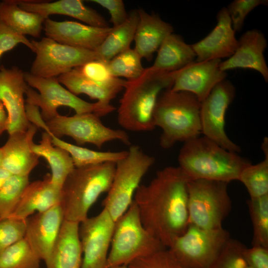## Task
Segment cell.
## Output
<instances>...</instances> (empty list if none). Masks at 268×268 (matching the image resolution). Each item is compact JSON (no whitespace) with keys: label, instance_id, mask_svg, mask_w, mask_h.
<instances>
[{"label":"cell","instance_id":"18","mask_svg":"<svg viewBox=\"0 0 268 268\" xmlns=\"http://www.w3.org/2000/svg\"><path fill=\"white\" fill-rule=\"evenodd\" d=\"M111 27L102 28L74 21H58L48 18L43 25L46 37L69 46L95 51Z\"/></svg>","mask_w":268,"mask_h":268},{"label":"cell","instance_id":"42","mask_svg":"<svg viewBox=\"0 0 268 268\" xmlns=\"http://www.w3.org/2000/svg\"><path fill=\"white\" fill-rule=\"evenodd\" d=\"M19 44L25 45L34 52V48L31 41L0 21V59L4 53L12 50Z\"/></svg>","mask_w":268,"mask_h":268},{"label":"cell","instance_id":"46","mask_svg":"<svg viewBox=\"0 0 268 268\" xmlns=\"http://www.w3.org/2000/svg\"><path fill=\"white\" fill-rule=\"evenodd\" d=\"M8 127V118L3 104L0 101V136L7 131Z\"/></svg>","mask_w":268,"mask_h":268},{"label":"cell","instance_id":"22","mask_svg":"<svg viewBox=\"0 0 268 268\" xmlns=\"http://www.w3.org/2000/svg\"><path fill=\"white\" fill-rule=\"evenodd\" d=\"M22 9L38 13L46 19L53 14L67 15L87 25L102 28L110 27L105 18L95 9L85 5L80 0L57 1L15 0Z\"/></svg>","mask_w":268,"mask_h":268},{"label":"cell","instance_id":"27","mask_svg":"<svg viewBox=\"0 0 268 268\" xmlns=\"http://www.w3.org/2000/svg\"><path fill=\"white\" fill-rule=\"evenodd\" d=\"M31 148L34 153L47 161L52 171L51 181L62 188L67 177L75 168L69 153L63 148L54 145L51 134L46 132L43 133L39 143L33 142Z\"/></svg>","mask_w":268,"mask_h":268},{"label":"cell","instance_id":"17","mask_svg":"<svg viewBox=\"0 0 268 268\" xmlns=\"http://www.w3.org/2000/svg\"><path fill=\"white\" fill-rule=\"evenodd\" d=\"M64 220L60 203L26 219L24 237L39 258L45 262L51 255Z\"/></svg>","mask_w":268,"mask_h":268},{"label":"cell","instance_id":"20","mask_svg":"<svg viewBox=\"0 0 268 268\" xmlns=\"http://www.w3.org/2000/svg\"><path fill=\"white\" fill-rule=\"evenodd\" d=\"M267 47V40L261 31L257 29L248 30L238 40L234 54L226 60L221 61L219 67L225 72L236 68L255 70L268 82V67L264 55Z\"/></svg>","mask_w":268,"mask_h":268},{"label":"cell","instance_id":"23","mask_svg":"<svg viewBox=\"0 0 268 268\" xmlns=\"http://www.w3.org/2000/svg\"><path fill=\"white\" fill-rule=\"evenodd\" d=\"M61 196V188L52 183L51 175L47 174L43 180L29 183L9 217L26 219L36 211L44 212L60 203Z\"/></svg>","mask_w":268,"mask_h":268},{"label":"cell","instance_id":"10","mask_svg":"<svg viewBox=\"0 0 268 268\" xmlns=\"http://www.w3.org/2000/svg\"><path fill=\"white\" fill-rule=\"evenodd\" d=\"M230 238L222 227L203 229L190 223L168 249L186 268H207Z\"/></svg>","mask_w":268,"mask_h":268},{"label":"cell","instance_id":"2","mask_svg":"<svg viewBox=\"0 0 268 268\" xmlns=\"http://www.w3.org/2000/svg\"><path fill=\"white\" fill-rule=\"evenodd\" d=\"M175 76V71L160 72L150 67L138 78L126 80L117 110L119 124L132 132L154 130L153 114L158 97L171 88Z\"/></svg>","mask_w":268,"mask_h":268},{"label":"cell","instance_id":"49","mask_svg":"<svg viewBox=\"0 0 268 268\" xmlns=\"http://www.w3.org/2000/svg\"><path fill=\"white\" fill-rule=\"evenodd\" d=\"M110 268H128V266L126 265H121L118 266H115Z\"/></svg>","mask_w":268,"mask_h":268},{"label":"cell","instance_id":"43","mask_svg":"<svg viewBox=\"0 0 268 268\" xmlns=\"http://www.w3.org/2000/svg\"><path fill=\"white\" fill-rule=\"evenodd\" d=\"M106 8L110 15V22L113 27L118 26L124 22L128 17L124 3L122 0H91Z\"/></svg>","mask_w":268,"mask_h":268},{"label":"cell","instance_id":"4","mask_svg":"<svg viewBox=\"0 0 268 268\" xmlns=\"http://www.w3.org/2000/svg\"><path fill=\"white\" fill-rule=\"evenodd\" d=\"M201 103L192 93L163 90L159 95L153 119L155 127L162 130L159 143L168 149L178 142H186L200 136Z\"/></svg>","mask_w":268,"mask_h":268},{"label":"cell","instance_id":"21","mask_svg":"<svg viewBox=\"0 0 268 268\" xmlns=\"http://www.w3.org/2000/svg\"><path fill=\"white\" fill-rule=\"evenodd\" d=\"M38 128L30 124L27 130L9 134L1 147V166L12 175L29 176L39 163V156L31 148Z\"/></svg>","mask_w":268,"mask_h":268},{"label":"cell","instance_id":"45","mask_svg":"<svg viewBox=\"0 0 268 268\" xmlns=\"http://www.w3.org/2000/svg\"><path fill=\"white\" fill-rule=\"evenodd\" d=\"M26 116L28 122L50 134L46 122L43 119L39 108L31 104H25Z\"/></svg>","mask_w":268,"mask_h":268},{"label":"cell","instance_id":"50","mask_svg":"<svg viewBox=\"0 0 268 268\" xmlns=\"http://www.w3.org/2000/svg\"><path fill=\"white\" fill-rule=\"evenodd\" d=\"M1 162H2V151H1V148L0 147V166H1Z\"/></svg>","mask_w":268,"mask_h":268},{"label":"cell","instance_id":"34","mask_svg":"<svg viewBox=\"0 0 268 268\" xmlns=\"http://www.w3.org/2000/svg\"><path fill=\"white\" fill-rule=\"evenodd\" d=\"M238 181L246 188L250 198L268 195V156L259 163L249 165L241 171Z\"/></svg>","mask_w":268,"mask_h":268},{"label":"cell","instance_id":"15","mask_svg":"<svg viewBox=\"0 0 268 268\" xmlns=\"http://www.w3.org/2000/svg\"><path fill=\"white\" fill-rule=\"evenodd\" d=\"M27 86L24 72L19 67H0V101L7 113L8 134L25 131L31 124L26 116L24 98Z\"/></svg>","mask_w":268,"mask_h":268},{"label":"cell","instance_id":"7","mask_svg":"<svg viewBox=\"0 0 268 268\" xmlns=\"http://www.w3.org/2000/svg\"><path fill=\"white\" fill-rule=\"evenodd\" d=\"M24 78L28 84L26 102L38 107L46 122L59 114L57 110L61 106L72 109L75 114L93 113L100 117L116 109L111 104L89 103L79 98L63 86L56 77L44 78L24 72Z\"/></svg>","mask_w":268,"mask_h":268},{"label":"cell","instance_id":"47","mask_svg":"<svg viewBox=\"0 0 268 268\" xmlns=\"http://www.w3.org/2000/svg\"><path fill=\"white\" fill-rule=\"evenodd\" d=\"M12 174L7 170L0 166V189Z\"/></svg>","mask_w":268,"mask_h":268},{"label":"cell","instance_id":"51","mask_svg":"<svg viewBox=\"0 0 268 268\" xmlns=\"http://www.w3.org/2000/svg\"><path fill=\"white\" fill-rule=\"evenodd\" d=\"M250 268V267L248 266V268Z\"/></svg>","mask_w":268,"mask_h":268},{"label":"cell","instance_id":"19","mask_svg":"<svg viewBox=\"0 0 268 268\" xmlns=\"http://www.w3.org/2000/svg\"><path fill=\"white\" fill-rule=\"evenodd\" d=\"M217 24L204 38L191 45L196 55V62L229 58L235 52L238 44L226 7L217 14Z\"/></svg>","mask_w":268,"mask_h":268},{"label":"cell","instance_id":"13","mask_svg":"<svg viewBox=\"0 0 268 268\" xmlns=\"http://www.w3.org/2000/svg\"><path fill=\"white\" fill-rule=\"evenodd\" d=\"M234 85L226 79L218 83L201 103V133L224 149L236 153L240 147L233 142L225 131L226 111L235 98Z\"/></svg>","mask_w":268,"mask_h":268},{"label":"cell","instance_id":"29","mask_svg":"<svg viewBox=\"0 0 268 268\" xmlns=\"http://www.w3.org/2000/svg\"><path fill=\"white\" fill-rule=\"evenodd\" d=\"M137 10L129 14L122 24L111 29L100 46L94 51L97 59L109 62L113 58L130 48L138 22Z\"/></svg>","mask_w":268,"mask_h":268},{"label":"cell","instance_id":"28","mask_svg":"<svg viewBox=\"0 0 268 268\" xmlns=\"http://www.w3.org/2000/svg\"><path fill=\"white\" fill-rule=\"evenodd\" d=\"M46 19L38 13L22 9L15 0L0 2V21L20 35L40 37Z\"/></svg>","mask_w":268,"mask_h":268},{"label":"cell","instance_id":"25","mask_svg":"<svg viewBox=\"0 0 268 268\" xmlns=\"http://www.w3.org/2000/svg\"><path fill=\"white\" fill-rule=\"evenodd\" d=\"M79 223L64 219L51 255L47 268H81L82 252L79 236Z\"/></svg>","mask_w":268,"mask_h":268},{"label":"cell","instance_id":"48","mask_svg":"<svg viewBox=\"0 0 268 268\" xmlns=\"http://www.w3.org/2000/svg\"><path fill=\"white\" fill-rule=\"evenodd\" d=\"M262 149L265 154V156H268V140L265 137L262 144Z\"/></svg>","mask_w":268,"mask_h":268},{"label":"cell","instance_id":"1","mask_svg":"<svg viewBox=\"0 0 268 268\" xmlns=\"http://www.w3.org/2000/svg\"><path fill=\"white\" fill-rule=\"evenodd\" d=\"M189 178L179 167L158 171L146 185H140L134 201L145 229L168 248L190 223Z\"/></svg>","mask_w":268,"mask_h":268},{"label":"cell","instance_id":"16","mask_svg":"<svg viewBox=\"0 0 268 268\" xmlns=\"http://www.w3.org/2000/svg\"><path fill=\"white\" fill-rule=\"evenodd\" d=\"M221 60L194 61L175 71L173 91H185L195 95L201 103L212 89L225 79L227 73L219 67Z\"/></svg>","mask_w":268,"mask_h":268},{"label":"cell","instance_id":"37","mask_svg":"<svg viewBox=\"0 0 268 268\" xmlns=\"http://www.w3.org/2000/svg\"><path fill=\"white\" fill-rule=\"evenodd\" d=\"M74 69L84 78L100 85L124 88L126 83V80L113 75L108 62L103 60H93Z\"/></svg>","mask_w":268,"mask_h":268},{"label":"cell","instance_id":"11","mask_svg":"<svg viewBox=\"0 0 268 268\" xmlns=\"http://www.w3.org/2000/svg\"><path fill=\"white\" fill-rule=\"evenodd\" d=\"M46 123L51 135L59 138L64 135L69 136L77 145L89 143L100 148L105 143L115 140L131 145L126 131L106 126L100 117L93 113L75 114L71 116L59 114Z\"/></svg>","mask_w":268,"mask_h":268},{"label":"cell","instance_id":"30","mask_svg":"<svg viewBox=\"0 0 268 268\" xmlns=\"http://www.w3.org/2000/svg\"><path fill=\"white\" fill-rule=\"evenodd\" d=\"M56 78L73 94H86L105 105H110L111 100L124 89L122 87L107 86L92 82L82 77L74 68Z\"/></svg>","mask_w":268,"mask_h":268},{"label":"cell","instance_id":"14","mask_svg":"<svg viewBox=\"0 0 268 268\" xmlns=\"http://www.w3.org/2000/svg\"><path fill=\"white\" fill-rule=\"evenodd\" d=\"M115 221L103 208L97 215L87 217L79 225L82 252L81 268H107Z\"/></svg>","mask_w":268,"mask_h":268},{"label":"cell","instance_id":"32","mask_svg":"<svg viewBox=\"0 0 268 268\" xmlns=\"http://www.w3.org/2000/svg\"><path fill=\"white\" fill-rule=\"evenodd\" d=\"M40 260L24 237L0 254V268H39Z\"/></svg>","mask_w":268,"mask_h":268},{"label":"cell","instance_id":"39","mask_svg":"<svg viewBox=\"0 0 268 268\" xmlns=\"http://www.w3.org/2000/svg\"><path fill=\"white\" fill-rule=\"evenodd\" d=\"M127 266L128 268H186L167 249L137 258Z\"/></svg>","mask_w":268,"mask_h":268},{"label":"cell","instance_id":"33","mask_svg":"<svg viewBox=\"0 0 268 268\" xmlns=\"http://www.w3.org/2000/svg\"><path fill=\"white\" fill-rule=\"evenodd\" d=\"M253 230L252 246L268 248V195L247 201Z\"/></svg>","mask_w":268,"mask_h":268},{"label":"cell","instance_id":"35","mask_svg":"<svg viewBox=\"0 0 268 268\" xmlns=\"http://www.w3.org/2000/svg\"><path fill=\"white\" fill-rule=\"evenodd\" d=\"M142 58L131 48L119 54L108 62L110 70L115 77H125L132 80L139 77L143 72Z\"/></svg>","mask_w":268,"mask_h":268},{"label":"cell","instance_id":"41","mask_svg":"<svg viewBox=\"0 0 268 268\" xmlns=\"http://www.w3.org/2000/svg\"><path fill=\"white\" fill-rule=\"evenodd\" d=\"M267 0H235L226 7L235 31H240L247 15L255 8L260 5H267Z\"/></svg>","mask_w":268,"mask_h":268},{"label":"cell","instance_id":"24","mask_svg":"<svg viewBox=\"0 0 268 268\" xmlns=\"http://www.w3.org/2000/svg\"><path fill=\"white\" fill-rule=\"evenodd\" d=\"M137 11L139 19L134 40V49L142 59L149 61L165 38L173 33V27L157 14H149L142 8Z\"/></svg>","mask_w":268,"mask_h":268},{"label":"cell","instance_id":"36","mask_svg":"<svg viewBox=\"0 0 268 268\" xmlns=\"http://www.w3.org/2000/svg\"><path fill=\"white\" fill-rule=\"evenodd\" d=\"M29 176L12 175L0 189V219L9 217L29 184Z\"/></svg>","mask_w":268,"mask_h":268},{"label":"cell","instance_id":"31","mask_svg":"<svg viewBox=\"0 0 268 268\" xmlns=\"http://www.w3.org/2000/svg\"><path fill=\"white\" fill-rule=\"evenodd\" d=\"M54 145L67 150L70 155L75 167L96 165L106 162L116 163L125 157L128 150L100 151L76 145L51 135Z\"/></svg>","mask_w":268,"mask_h":268},{"label":"cell","instance_id":"40","mask_svg":"<svg viewBox=\"0 0 268 268\" xmlns=\"http://www.w3.org/2000/svg\"><path fill=\"white\" fill-rule=\"evenodd\" d=\"M26 219L10 217L0 219V254L8 247L23 238Z\"/></svg>","mask_w":268,"mask_h":268},{"label":"cell","instance_id":"38","mask_svg":"<svg viewBox=\"0 0 268 268\" xmlns=\"http://www.w3.org/2000/svg\"><path fill=\"white\" fill-rule=\"evenodd\" d=\"M246 247L240 241L230 238L207 268H247L243 256Z\"/></svg>","mask_w":268,"mask_h":268},{"label":"cell","instance_id":"44","mask_svg":"<svg viewBox=\"0 0 268 268\" xmlns=\"http://www.w3.org/2000/svg\"><path fill=\"white\" fill-rule=\"evenodd\" d=\"M244 259L251 268H268V248L260 246L246 247L243 252Z\"/></svg>","mask_w":268,"mask_h":268},{"label":"cell","instance_id":"9","mask_svg":"<svg viewBox=\"0 0 268 268\" xmlns=\"http://www.w3.org/2000/svg\"><path fill=\"white\" fill-rule=\"evenodd\" d=\"M229 183L203 179L188 183L189 223L203 229L222 227L232 207Z\"/></svg>","mask_w":268,"mask_h":268},{"label":"cell","instance_id":"12","mask_svg":"<svg viewBox=\"0 0 268 268\" xmlns=\"http://www.w3.org/2000/svg\"><path fill=\"white\" fill-rule=\"evenodd\" d=\"M36 57L29 72L44 78H55L97 59L95 52L59 43L48 37L32 40Z\"/></svg>","mask_w":268,"mask_h":268},{"label":"cell","instance_id":"8","mask_svg":"<svg viewBox=\"0 0 268 268\" xmlns=\"http://www.w3.org/2000/svg\"><path fill=\"white\" fill-rule=\"evenodd\" d=\"M155 158L137 145H130L127 155L116 163L113 181L102 205L116 221L134 200L140 182Z\"/></svg>","mask_w":268,"mask_h":268},{"label":"cell","instance_id":"26","mask_svg":"<svg viewBox=\"0 0 268 268\" xmlns=\"http://www.w3.org/2000/svg\"><path fill=\"white\" fill-rule=\"evenodd\" d=\"M153 64L155 70L163 72L179 70L195 61L196 55L191 45L173 33L168 35L159 48Z\"/></svg>","mask_w":268,"mask_h":268},{"label":"cell","instance_id":"3","mask_svg":"<svg viewBox=\"0 0 268 268\" xmlns=\"http://www.w3.org/2000/svg\"><path fill=\"white\" fill-rule=\"evenodd\" d=\"M179 166L190 180L230 183L238 180L251 163L238 153L227 150L205 136L184 142L178 155Z\"/></svg>","mask_w":268,"mask_h":268},{"label":"cell","instance_id":"5","mask_svg":"<svg viewBox=\"0 0 268 268\" xmlns=\"http://www.w3.org/2000/svg\"><path fill=\"white\" fill-rule=\"evenodd\" d=\"M116 163H104L75 167L61 188L60 204L64 219L80 223L99 197L111 185Z\"/></svg>","mask_w":268,"mask_h":268},{"label":"cell","instance_id":"6","mask_svg":"<svg viewBox=\"0 0 268 268\" xmlns=\"http://www.w3.org/2000/svg\"><path fill=\"white\" fill-rule=\"evenodd\" d=\"M167 249L143 225L133 201L115 222L107 268L127 266L134 260Z\"/></svg>","mask_w":268,"mask_h":268}]
</instances>
